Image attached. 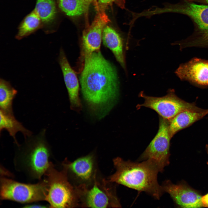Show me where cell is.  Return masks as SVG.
I'll use <instances>...</instances> for the list:
<instances>
[{
    "label": "cell",
    "mask_w": 208,
    "mask_h": 208,
    "mask_svg": "<svg viewBox=\"0 0 208 208\" xmlns=\"http://www.w3.org/2000/svg\"><path fill=\"white\" fill-rule=\"evenodd\" d=\"M208 114V109L200 110L187 109L177 114L169 121V130L172 138L180 130L200 119Z\"/></svg>",
    "instance_id": "16"
},
{
    "label": "cell",
    "mask_w": 208,
    "mask_h": 208,
    "mask_svg": "<svg viewBox=\"0 0 208 208\" xmlns=\"http://www.w3.org/2000/svg\"><path fill=\"white\" fill-rule=\"evenodd\" d=\"M181 80L201 86H208V60L194 58L180 65L175 71Z\"/></svg>",
    "instance_id": "13"
},
{
    "label": "cell",
    "mask_w": 208,
    "mask_h": 208,
    "mask_svg": "<svg viewBox=\"0 0 208 208\" xmlns=\"http://www.w3.org/2000/svg\"><path fill=\"white\" fill-rule=\"evenodd\" d=\"M46 130L25 138L22 145L16 146L14 159L16 170L31 180H41L51 161V147L45 136Z\"/></svg>",
    "instance_id": "3"
},
{
    "label": "cell",
    "mask_w": 208,
    "mask_h": 208,
    "mask_svg": "<svg viewBox=\"0 0 208 208\" xmlns=\"http://www.w3.org/2000/svg\"><path fill=\"white\" fill-rule=\"evenodd\" d=\"M189 1H194V0H184Z\"/></svg>",
    "instance_id": "27"
},
{
    "label": "cell",
    "mask_w": 208,
    "mask_h": 208,
    "mask_svg": "<svg viewBox=\"0 0 208 208\" xmlns=\"http://www.w3.org/2000/svg\"><path fill=\"white\" fill-rule=\"evenodd\" d=\"M62 165L66 169L68 175L72 176L79 183L78 185H90L96 176L95 157L92 154L78 158L72 162L65 159Z\"/></svg>",
    "instance_id": "11"
},
{
    "label": "cell",
    "mask_w": 208,
    "mask_h": 208,
    "mask_svg": "<svg viewBox=\"0 0 208 208\" xmlns=\"http://www.w3.org/2000/svg\"><path fill=\"white\" fill-rule=\"evenodd\" d=\"M47 184L46 201L51 208H74L81 206L80 194L77 186L70 182L66 169L59 170L51 162L44 175Z\"/></svg>",
    "instance_id": "5"
},
{
    "label": "cell",
    "mask_w": 208,
    "mask_h": 208,
    "mask_svg": "<svg viewBox=\"0 0 208 208\" xmlns=\"http://www.w3.org/2000/svg\"><path fill=\"white\" fill-rule=\"evenodd\" d=\"M0 132L5 130L13 139L16 146L19 144L16 138V135L18 132H21L25 138L31 135L32 132L25 128L15 117L14 114L5 112L0 109Z\"/></svg>",
    "instance_id": "18"
},
{
    "label": "cell",
    "mask_w": 208,
    "mask_h": 208,
    "mask_svg": "<svg viewBox=\"0 0 208 208\" xmlns=\"http://www.w3.org/2000/svg\"><path fill=\"white\" fill-rule=\"evenodd\" d=\"M57 3L62 11L70 16L80 15L89 8L84 0H57Z\"/></svg>",
    "instance_id": "21"
},
{
    "label": "cell",
    "mask_w": 208,
    "mask_h": 208,
    "mask_svg": "<svg viewBox=\"0 0 208 208\" xmlns=\"http://www.w3.org/2000/svg\"><path fill=\"white\" fill-rule=\"evenodd\" d=\"M207 165H208V162H207Z\"/></svg>",
    "instance_id": "29"
},
{
    "label": "cell",
    "mask_w": 208,
    "mask_h": 208,
    "mask_svg": "<svg viewBox=\"0 0 208 208\" xmlns=\"http://www.w3.org/2000/svg\"><path fill=\"white\" fill-rule=\"evenodd\" d=\"M109 182L104 179L101 181L96 176L91 184L80 187L81 206L89 208L120 207L121 205Z\"/></svg>",
    "instance_id": "8"
},
{
    "label": "cell",
    "mask_w": 208,
    "mask_h": 208,
    "mask_svg": "<svg viewBox=\"0 0 208 208\" xmlns=\"http://www.w3.org/2000/svg\"><path fill=\"white\" fill-rule=\"evenodd\" d=\"M159 119L158 131L139 159L150 162L161 172L169 163L172 138L169 132L168 121L160 116Z\"/></svg>",
    "instance_id": "7"
},
{
    "label": "cell",
    "mask_w": 208,
    "mask_h": 208,
    "mask_svg": "<svg viewBox=\"0 0 208 208\" xmlns=\"http://www.w3.org/2000/svg\"><path fill=\"white\" fill-rule=\"evenodd\" d=\"M193 2L195 3H198L201 4L208 5V0H194Z\"/></svg>",
    "instance_id": "26"
},
{
    "label": "cell",
    "mask_w": 208,
    "mask_h": 208,
    "mask_svg": "<svg viewBox=\"0 0 208 208\" xmlns=\"http://www.w3.org/2000/svg\"><path fill=\"white\" fill-rule=\"evenodd\" d=\"M206 149L207 151V153H208V145L206 146Z\"/></svg>",
    "instance_id": "28"
},
{
    "label": "cell",
    "mask_w": 208,
    "mask_h": 208,
    "mask_svg": "<svg viewBox=\"0 0 208 208\" xmlns=\"http://www.w3.org/2000/svg\"><path fill=\"white\" fill-rule=\"evenodd\" d=\"M109 21L105 10L100 9L91 24L83 30L80 55L77 65L78 73L82 70L86 58L93 52L99 51L103 29Z\"/></svg>",
    "instance_id": "10"
},
{
    "label": "cell",
    "mask_w": 208,
    "mask_h": 208,
    "mask_svg": "<svg viewBox=\"0 0 208 208\" xmlns=\"http://www.w3.org/2000/svg\"><path fill=\"white\" fill-rule=\"evenodd\" d=\"M58 58L59 62L68 90L71 107L72 109L80 110L81 108V104L79 97V85L77 75L71 68L62 48Z\"/></svg>",
    "instance_id": "14"
},
{
    "label": "cell",
    "mask_w": 208,
    "mask_h": 208,
    "mask_svg": "<svg viewBox=\"0 0 208 208\" xmlns=\"http://www.w3.org/2000/svg\"><path fill=\"white\" fill-rule=\"evenodd\" d=\"M113 162L116 171L108 177V181L145 192L157 200L164 192L157 181L159 170L148 161L135 162L117 157Z\"/></svg>",
    "instance_id": "2"
},
{
    "label": "cell",
    "mask_w": 208,
    "mask_h": 208,
    "mask_svg": "<svg viewBox=\"0 0 208 208\" xmlns=\"http://www.w3.org/2000/svg\"><path fill=\"white\" fill-rule=\"evenodd\" d=\"M42 27L41 19L34 10L27 14L21 22L18 27L16 38L18 40L21 39Z\"/></svg>",
    "instance_id": "19"
},
{
    "label": "cell",
    "mask_w": 208,
    "mask_h": 208,
    "mask_svg": "<svg viewBox=\"0 0 208 208\" xmlns=\"http://www.w3.org/2000/svg\"><path fill=\"white\" fill-rule=\"evenodd\" d=\"M0 183L1 200L27 204L46 201L47 184L44 178L36 183L27 184L2 176Z\"/></svg>",
    "instance_id": "6"
},
{
    "label": "cell",
    "mask_w": 208,
    "mask_h": 208,
    "mask_svg": "<svg viewBox=\"0 0 208 208\" xmlns=\"http://www.w3.org/2000/svg\"><path fill=\"white\" fill-rule=\"evenodd\" d=\"M160 11L161 14L173 13L184 15L192 22L194 29L192 34L185 39L175 43L181 49L195 46L208 47V5L181 0L175 4L164 3V7L160 8Z\"/></svg>",
    "instance_id": "4"
},
{
    "label": "cell",
    "mask_w": 208,
    "mask_h": 208,
    "mask_svg": "<svg viewBox=\"0 0 208 208\" xmlns=\"http://www.w3.org/2000/svg\"><path fill=\"white\" fill-rule=\"evenodd\" d=\"M99 9L105 10L109 6L115 4L122 9L125 8V0H98Z\"/></svg>",
    "instance_id": "22"
},
{
    "label": "cell",
    "mask_w": 208,
    "mask_h": 208,
    "mask_svg": "<svg viewBox=\"0 0 208 208\" xmlns=\"http://www.w3.org/2000/svg\"><path fill=\"white\" fill-rule=\"evenodd\" d=\"M34 10L40 18L46 32H51L57 14L55 0H36Z\"/></svg>",
    "instance_id": "17"
},
{
    "label": "cell",
    "mask_w": 208,
    "mask_h": 208,
    "mask_svg": "<svg viewBox=\"0 0 208 208\" xmlns=\"http://www.w3.org/2000/svg\"><path fill=\"white\" fill-rule=\"evenodd\" d=\"M102 38L103 44L112 51L117 60L126 70L125 44L123 38L115 29L107 25L103 29Z\"/></svg>",
    "instance_id": "15"
},
{
    "label": "cell",
    "mask_w": 208,
    "mask_h": 208,
    "mask_svg": "<svg viewBox=\"0 0 208 208\" xmlns=\"http://www.w3.org/2000/svg\"><path fill=\"white\" fill-rule=\"evenodd\" d=\"M89 7L91 3L93 4L95 6V8L97 11L99 9V6L97 0H84Z\"/></svg>",
    "instance_id": "23"
},
{
    "label": "cell",
    "mask_w": 208,
    "mask_h": 208,
    "mask_svg": "<svg viewBox=\"0 0 208 208\" xmlns=\"http://www.w3.org/2000/svg\"><path fill=\"white\" fill-rule=\"evenodd\" d=\"M25 208H45L47 207L46 205L36 204H27L24 207Z\"/></svg>",
    "instance_id": "25"
},
{
    "label": "cell",
    "mask_w": 208,
    "mask_h": 208,
    "mask_svg": "<svg viewBox=\"0 0 208 208\" xmlns=\"http://www.w3.org/2000/svg\"><path fill=\"white\" fill-rule=\"evenodd\" d=\"M81 73L83 98L92 112L102 118L113 107L118 95L116 70L99 50L86 58Z\"/></svg>",
    "instance_id": "1"
},
{
    "label": "cell",
    "mask_w": 208,
    "mask_h": 208,
    "mask_svg": "<svg viewBox=\"0 0 208 208\" xmlns=\"http://www.w3.org/2000/svg\"><path fill=\"white\" fill-rule=\"evenodd\" d=\"M201 200L203 207H208V193L202 196Z\"/></svg>",
    "instance_id": "24"
},
{
    "label": "cell",
    "mask_w": 208,
    "mask_h": 208,
    "mask_svg": "<svg viewBox=\"0 0 208 208\" xmlns=\"http://www.w3.org/2000/svg\"><path fill=\"white\" fill-rule=\"evenodd\" d=\"M140 97L144 98V103L138 105L139 108L144 107L155 111L159 116L170 121L179 112L186 110H200L202 109L195 105L194 103L185 101L175 94L173 90L168 91L167 94L163 96L156 97L146 95L140 92Z\"/></svg>",
    "instance_id": "9"
},
{
    "label": "cell",
    "mask_w": 208,
    "mask_h": 208,
    "mask_svg": "<svg viewBox=\"0 0 208 208\" xmlns=\"http://www.w3.org/2000/svg\"><path fill=\"white\" fill-rule=\"evenodd\" d=\"M17 90L10 83L2 79L0 80V109L7 113L14 114L12 104Z\"/></svg>",
    "instance_id": "20"
},
{
    "label": "cell",
    "mask_w": 208,
    "mask_h": 208,
    "mask_svg": "<svg viewBox=\"0 0 208 208\" xmlns=\"http://www.w3.org/2000/svg\"><path fill=\"white\" fill-rule=\"evenodd\" d=\"M162 186L164 192L168 193L179 206L183 208L203 207L200 194L185 183L174 184L170 181L166 180Z\"/></svg>",
    "instance_id": "12"
}]
</instances>
